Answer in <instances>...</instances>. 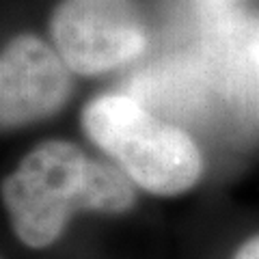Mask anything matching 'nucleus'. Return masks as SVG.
Listing matches in <instances>:
<instances>
[{"instance_id": "5", "label": "nucleus", "mask_w": 259, "mask_h": 259, "mask_svg": "<svg viewBox=\"0 0 259 259\" xmlns=\"http://www.w3.org/2000/svg\"><path fill=\"white\" fill-rule=\"evenodd\" d=\"M233 259H259V236L246 240Z\"/></svg>"}, {"instance_id": "2", "label": "nucleus", "mask_w": 259, "mask_h": 259, "mask_svg": "<svg viewBox=\"0 0 259 259\" xmlns=\"http://www.w3.org/2000/svg\"><path fill=\"white\" fill-rule=\"evenodd\" d=\"M82 127L130 180L153 194L186 192L203 173V158L190 136L149 115L132 97H95L82 110Z\"/></svg>"}, {"instance_id": "1", "label": "nucleus", "mask_w": 259, "mask_h": 259, "mask_svg": "<svg viewBox=\"0 0 259 259\" xmlns=\"http://www.w3.org/2000/svg\"><path fill=\"white\" fill-rule=\"evenodd\" d=\"M3 199L18 238L30 248H46L78 209L125 212L134 188L125 171L89 160L67 141H46L5 180Z\"/></svg>"}, {"instance_id": "3", "label": "nucleus", "mask_w": 259, "mask_h": 259, "mask_svg": "<svg viewBox=\"0 0 259 259\" xmlns=\"http://www.w3.org/2000/svg\"><path fill=\"white\" fill-rule=\"evenodd\" d=\"M50 30L61 59L82 76L115 69L147 46L134 0H61Z\"/></svg>"}, {"instance_id": "4", "label": "nucleus", "mask_w": 259, "mask_h": 259, "mask_svg": "<svg viewBox=\"0 0 259 259\" xmlns=\"http://www.w3.org/2000/svg\"><path fill=\"white\" fill-rule=\"evenodd\" d=\"M71 91L67 63L35 35L11 39L0 59L3 130L44 119L59 110Z\"/></svg>"}]
</instances>
